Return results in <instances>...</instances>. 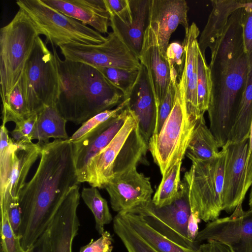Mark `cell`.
<instances>
[{
    "mask_svg": "<svg viewBox=\"0 0 252 252\" xmlns=\"http://www.w3.org/2000/svg\"><path fill=\"white\" fill-rule=\"evenodd\" d=\"M40 34L32 22L19 9L0 30V95L3 102L20 80Z\"/></svg>",
    "mask_w": 252,
    "mask_h": 252,
    "instance_id": "52a82bcc",
    "label": "cell"
},
{
    "mask_svg": "<svg viewBox=\"0 0 252 252\" xmlns=\"http://www.w3.org/2000/svg\"><path fill=\"white\" fill-rule=\"evenodd\" d=\"M59 74V90L56 106L68 122L76 125L117 106L123 94L113 86L95 67L61 60L52 45Z\"/></svg>",
    "mask_w": 252,
    "mask_h": 252,
    "instance_id": "3957f363",
    "label": "cell"
},
{
    "mask_svg": "<svg viewBox=\"0 0 252 252\" xmlns=\"http://www.w3.org/2000/svg\"><path fill=\"white\" fill-rule=\"evenodd\" d=\"M219 148L216 138L206 125L204 115L201 116L192 133L186 156L189 159H209L218 156Z\"/></svg>",
    "mask_w": 252,
    "mask_h": 252,
    "instance_id": "83f0119b",
    "label": "cell"
},
{
    "mask_svg": "<svg viewBox=\"0 0 252 252\" xmlns=\"http://www.w3.org/2000/svg\"><path fill=\"white\" fill-rule=\"evenodd\" d=\"M129 98L124 100L115 108L101 112L82 124L69 137L71 142L78 141L109 119L117 116L127 106Z\"/></svg>",
    "mask_w": 252,
    "mask_h": 252,
    "instance_id": "d590c367",
    "label": "cell"
},
{
    "mask_svg": "<svg viewBox=\"0 0 252 252\" xmlns=\"http://www.w3.org/2000/svg\"><path fill=\"white\" fill-rule=\"evenodd\" d=\"M197 95L198 108L200 115L207 111L212 91L211 71L199 46L197 50Z\"/></svg>",
    "mask_w": 252,
    "mask_h": 252,
    "instance_id": "836d02e7",
    "label": "cell"
},
{
    "mask_svg": "<svg viewBox=\"0 0 252 252\" xmlns=\"http://www.w3.org/2000/svg\"><path fill=\"white\" fill-rule=\"evenodd\" d=\"M252 150V122L251 126L250 133L249 135V152L247 159L249 158Z\"/></svg>",
    "mask_w": 252,
    "mask_h": 252,
    "instance_id": "c3c4849f",
    "label": "cell"
},
{
    "mask_svg": "<svg viewBox=\"0 0 252 252\" xmlns=\"http://www.w3.org/2000/svg\"><path fill=\"white\" fill-rule=\"evenodd\" d=\"M81 197L87 207L92 212L95 227L99 235L104 231V226L113 220L107 201L101 196L97 188H84Z\"/></svg>",
    "mask_w": 252,
    "mask_h": 252,
    "instance_id": "4dcf8cb0",
    "label": "cell"
},
{
    "mask_svg": "<svg viewBox=\"0 0 252 252\" xmlns=\"http://www.w3.org/2000/svg\"><path fill=\"white\" fill-rule=\"evenodd\" d=\"M0 198H2L7 194L15 143L9 136L5 125L0 126Z\"/></svg>",
    "mask_w": 252,
    "mask_h": 252,
    "instance_id": "d6a6232c",
    "label": "cell"
},
{
    "mask_svg": "<svg viewBox=\"0 0 252 252\" xmlns=\"http://www.w3.org/2000/svg\"><path fill=\"white\" fill-rule=\"evenodd\" d=\"M173 108L160 131L148 143L154 162L158 166L162 178L177 163L182 161L196 126L197 119L188 112L184 87L178 79L175 84Z\"/></svg>",
    "mask_w": 252,
    "mask_h": 252,
    "instance_id": "5b68a950",
    "label": "cell"
},
{
    "mask_svg": "<svg viewBox=\"0 0 252 252\" xmlns=\"http://www.w3.org/2000/svg\"><path fill=\"white\" fill-rule=\"evenodd\" d=\"M27 252H51L48 229L41 235Z\"/></svg>",
    "mask_w": 252,
    "mask_h": 252,
    "instance_id": "bcb514c9",
    "label": "cell"
},
{
    "mask_svg": "<svg viewBox=\"0 0 252 252\" xmlns=\"http://www.w3.org/2000/svg\"><path fill=\"white\" fill-rule=\"evenodd\" d=\"M64 59L95 67H114L138 70L142 64L138 58L113 32L102 43L87 45L69 43L59 46Z\"/></svg>",
    "mask_w": 252,
    "mask_h": 252,
    "instance_id": "8fae6325",
    "label": "cell"
},
{
    "mask_svg": "<svg viewBox=\"0 0 252 252\" xmlns=\"http://www.w3.org/2000/svg\"><path fill=\"white\" fill-rule=\"evenodd\" d=\"M148 150V144L139 131L137 119L130 111L115 136L90 162L86 182L91 187L104 189L114 177L143 162Z\"/></svg>",
    "mask_w": 252,
    "mask_h": 252,
    "instance_id": "277c9868",
    "label": "cell"
},
{
    "mask_svg": "<svg viewBox=\"0 0 252 252\" xmlns=\"http://www.w3.org/2000/svg\"><path fill=\"white\" fill-rule=\"evenodd\" d=\"M67 121L61 115L56 104L45 106L37 114L32 140L45 144L50 138L68 139L66 130Z\"/></svg>",
    "mask_w": 252,
    "mask_h": 252,
    "instance_id": "484cf974",
    "label": "cell"
},
{
    "mask_svg": "<svg viewBox=\"0 0 252 252\" xmlns=\"http://www.w3.org/2000/svg\"><path fill=\"white\" fill-rule=\"evenodd\" d=\"M31 115L27 103L22 75L5 100L2 102V124L9 122L15 124L24 120Z\"/></svg>",
    "mask_w": 252,
    "mask_h": 252,
    "instance_id": "f1b7e54d",
    "label": "cell"
},
{
    "mask_svg": "<svg viewBox=\"0 0 252 252\" xmlns=\"http://www.w3.org/2000/svg\"><path fill=\"white\" fill-rule=\"evenodd\" d=\"M182 161L175 164L158 185L152 201L157 207L170 204L177 197L181 183V168Z\"/></svg>",
    "mask_w": 252,
    "mask_h": 252,
    "instance_id": "1f68e13d",
    "label": "cell"
},
{
    "mask_svg": "<svg viewBox=\"0 0 252 252\" xmlns=\"http://www.w3.org/2000/svg\"><path fill=\"white\" fill-rule=\"evenodd\" d=\"M212 9L202 31L198 42L202 54L210 48L222 35L231 14L236 10L244 7L245 0H213Z\"/></svg>",
    "mask_w": 252,
    "mask_h": 252,
    "instance_id": "cb8c5ba5",
    "label": "cell"
},
{
    "mask_svg": "<svg viewBox=\"0 0 252 252\" xmlns=\"http://www.w3.org/2000/svg\"><path fill=\"white\" fill-rule=\"evenodd\" d=\"M19 9L29 16L46 42L55 47L69 43L100 44L104 37L94 29L65 15L45 4L42 0H18Z\"/></svg>",
    "mask_w": 252,
    "mask_h": 252,
    "instance_id": "ba28073f",
    "label": "cell"
},
{
    "mask_svg": "<svg viewBox=\"0 0 252 252\" xmlns=\"http://www.w3.org/2000/svg\"><path fill=\"white\" fill-rule=\"evenodd\" d=\"M79 190V184L71 189L47 228L51 252H72L73 241L80 226L77 215Z\"/></svg>",
    "mask_w": 252,
    "mask_h": 252,
    "instance_id": "2e32d148",
    "label": "cell"
},
{
    "mask_svg": "<svg viewBox=\"0 0 252 252\" xmlns=\"http://www.w3.org/2000/svg\"><path fill=\"white\" fill-rule=\"evenodd\" d=\"M238 205L228 217L208 222L195 241L215 240L229 246L233 252H252V209L244 211Z\"/></svg>",
    "mask_w": 252,
    "mask_h": 252,
    "instance_id": "7c38bea8",
    "label": "cell"
},
{
    "mask_svg": "<svg viewBox=\"0 0 252 252\" xmlns=\"http://www.w3.org/2000/svg\"><path fill=\"white\" fill-rule=\"evenodd\" d=\"M176 82H172L171 80L165 97L157 106L156 123L152 136L158 134L173 108L175 95V84Z\"/></svg>",
    "mask_w": 252,
    "mask_h": 252,
    "instance_id": "74e56055",
    "label": "cell"
},
{
    "mask_svg": "<svg viewBox=\"0 0 252 252\" xmlns=\"http://www.w3.org/2000/svg\"><path fill=\"white\" fill-rule=\"evenodd\" d=\"M37 119V114L17 124L14 129L10 132L11 138L17 144L32 143V134Z\"/></svg>",
    "mask_w": 252,
    "mask_h": 252,
    "instance_id": "f35d334b",
    "label": "cell"
},
{
    "mask_svg": "<svg viewBox=\"0 0 252 252\" xmlns=\"http://www.w3.org/2000/svg\"><path fill=\"white\" fill-rule=\"evenodd\" d=\"M80 184L69 138L43 144L37 169L18 196L22 213L19 237L25 252L47 229L71 189Z\"/></svg>",
    "mask_w": 252,
    "mask_h": 252,
    "instance_id": "6da1fadb",
    "label": "cell"
},
{
    "mask_svg": "<svg viewBox=\"0 0 252 252\" xmlns=\"http://www.w3.org/2000/svg\"><path fill=\"white\" fill-rule=\"evenodd\" d=\"M166 57L170 67H174L176 70L179 78L182 73L185 61V50L183 44L176 41L170 43L166 50Z\"/></svg>",
    "mask_w": 252,
    "mask_h": 252,
    "instance_id": "60d3db41",
    "label": "cell"
},
{
    "mask_svg": "<svg viewBox=\"0 0 252 252\" xmlns=\"http://www.w3.org/2000/svg\"><path fill=\"white\" fill-rule=\"evenodd\" d=\"M113 239L111 234L105 231L100 237L92 239L87 245L82 247L79 252H112Z\"/></svg>",
    "mask_w": 252,
    "mask_h": 252,
    "instance_id": "7bdbcfd3",
    "label": "cell"
},
{
    "mask_svg": "<svg viewBox=\"0 0 252 252\" xmlns=\"http://www.w3.org/2000/svg\"><path fill=\"white\" fill-rule=\"evenodd\" d=\"M188 10L185 0H150L148 25L156 33L161 52L165 57L171 35L178 26L183 27L185 32L189 28Z\"/></svg>",
    "mask_w": 252,
    "mask_h": 252,
    "instance_id": "e0dca14e",
    "label": "cell"
},
{
    "mask_svg": "<svg viewBox=\"0 0 252 252\" xmlns=\"http://www.w3.org/2000/svg\"><path fill=\"white\" fill-rule=\"evenodd\" d=\"M149 2L150 0H129L132 20L127 24L110 17V26L113 32L138 58L141 50L145 31L148 25Z\"/></svg>",
    "mask_w": 252,
    "mask_h": 252,
    "instance_id": "44dd1931",
    "label": "cell"
},
{
    "mask_svg": "<svg viewBox=\"0 0 252 252\" xmlns=\"http://www.w3.org/2000/svg\"><path fill=\"white\" fill-rule=\"evenodd\" d=\"M227 153L224 174L222 210L232 213L242 203L248 190L247 186L246 160L249 138L237 143H226ZM223 146V147H224Z\"/></svg>",
    "mask_w": 252,
    "mask_h": 252,
    "instance_id": "9a60e30c",
    "label": "cell"
},
{
    "mask_svg": "<svg viewBox=\"0 0 252 252\" xmlns=\"http://www.w3.org/2000/svg\"><path fill=\"white\" fill-rule=\"evenodd\" d=\"M136 167L114 177L104 187L112 209L118 213L128 212L152 199L150 178L139 172Z\"/></svg>",
    "mask_w": 252,
    "mask_h": 252,
    "instance_id": "4fadbf2b",
    "label": "cell"
},
{
    "mask_svg": "<svg viewBox=\"0 0 252 252\" xmlns=\"http://www.w3.org/2000/svg\"><path fill=\"white\" fill-rule=\"evenodd\" d=\"M200 220L196 216L191 213L188 224V235L189 238L192 241H196L195 239L199 232L198 223Z\"/></svg>",
    "mask_w": 252,
    "mask_h": 252,
    "instance_id": "7dc6e473",
    "label": "cell"
},
{
    "mask_svg": "<svg viewBox=\"0 0 252 252\" xmlns=\"http://www.w3.org/2000/svg\"><path fill=\"white\" fill-rule=\"evenodd\" d=\"M210 49L212 87L207 112L210 129L222 148L235 122L250 65L243 42L241 11L231 14L223 33Z\"/></svg>",
    "mask_w": 252,
    "mask_h": 252,
    "instance_id": "7a4b0ae2",
    "label": "cell"
},
{
    "mask_svg": "<svg viewBox=\"0 0 252 252\" xmlns=\"http://www.w3.org/2000/svg\"><path fill=\"white\" fill-rule=\"evenodd\" d=\"M249 55L250 61L246 81L226 143H237L249 138L252 122V54Z\"/></svg>",
    "mask_w": 252,
    "mask_h": 252,
    "instance_id": "d4e9b609",
    "label": "cell"
},
{
    "mask_svg": "<svg viewBox=\"0 0 252 252\" xmlns=\"http://www.w3.org/2000/svg\"><path fill=\"white\" fill-rule=\"evenodd\" d=\"M65 15L90 26L98 32L108 33L110 16L103 0H42Z\"/></svg>",
    "mask_w": 252,
    "mask_h": 252,
    "instance_id": "ffe728a7",
    "label": "cell"
},
{
    "mask_svg": "<svg viewBox=\"0 0 252 252\" xmlns=\"http://www.w3.org/2000/svg\"><path fill=\"white\" fill-rule=\"evenodd\" d=\"M227 150L207 160L189 159L192 164L184 175L191 213L206 222L219 218L222 210L223 187Z\"/></svg>",
    "mask_w": 252,
    "mask_h": 252,
    "instance_id": "8992f818",
    "label": "cell"
},
{
    "mask_svg": "<svg viewBox=\"0 0 252 252\" xmlns=\"http://www.w3.org/2000/svg\"><path fill=\"white\" fill-rule=\"evenodd\" d=\"M200 31L193 22L185 32L183 45L185 50L184 68L181 76L178 79L182 84L185 92L186 106L192 112L198 111L197 95V38Z\"/></svg>",
    "mask_w": 252,
    "mask_h": 252,
    "instance_id": "7402d4cb",
    "label": "cell"
},
{
    "mask_svg": "<svg viewBox=\"0 0 252 252\" xmlns=\"http://www.w3.org/2000/svg\"><path fill=\"white\" fill-rule=\"evenodd\" d=\"M113 221L114 232L127 252H159L133 229L122 213H117Z\"/></svg>",
    "mask_w": 252,
    "mask_h": 252,
    "instance_id": "f546056e",
    "label": "cell"
},
{
    "mask_svg": "<svg viewBox=\"0 0 252 252\" xmlns=\"http://www.w3.org/2000/svg\"><path fill=\"white\" fill-rule=\"evenodd\" d=\"M138 58L147 72L157 107L167 92L171 77L168 60L162 54L157 34L150 25L145 31Z\"/></svg>",
    "mask_w": 252,
    "mask_h": 252,
    "instance_id": "ac0fdd59",
    "label": "cell"
},
{
    "mask_svg": "<svg viewBox=\"0 0 252 252\" xmlns=\"http://www.w3.org/2000/svg\"><path fill=\"white\" fill-rule=\"evenodd\" d=\"M242 27L245 49L250 55L252 54V8H243Z\"/></svg>",
    "mask_w": 252,
    "mask_h": 252,
    "instance_id": "ee69618b",
    "label": "cell"
},
{
    "mask_svg": "<svg viewBox=\"0 0 252 252\" xmlns=\"http://www.w3.org/2000/svg\"><path fill=\"white\" fill-rule=\"evenodd\" d=\"M128 98L127 106L136 117L139 131L148 144L155 128L157 107L147 72L142 65Z\"/></svg>",
    "mask_w": 252,
    "mask_h": 252,
    "instance_id": "d6986e66",
    "label": "cell"
},
{
    "mask_svg": "<svg viewBox=\"0 0 252 252\" xmlns=\"http://www.w3.org/2000/svg\"><path fill=\"white\" fill-rule=\"evenodd\" d=\"M143 217L154 229L185 248L198 250L200 244L190 240L188 224L191 215L188 187L181 181L178 195L170 204L156 206L152 200L128 212Z\"/></svg>",
    "mask_w": 252,
    "mask_h": 252,
    "instance_id": "30bf717a",
    "label": "cell"
},
{
    "mask_svg": "<svg viewBox=\"0 0 252 252\" xmlns=\"http://www.w3.org/2000/svg\"><path fill=\"white\" fill-rule=\"evenodd\" d=\"M103 1L110 17H113L124 24L131 21L129 0H103Z\"/></svg>",
    "mask_w": 252,
    "mask_h": 252,
    "instance_id": "ab89813d",
    "label": "cell"
},
{
    "mask_svg": "<svg viewBox=\"0 0 252 252\" xmlns=\"http://www.w3.org/2000/svg\"><path fill=\"white\" fill-rule=\"evenodd\" d=\"M0 206L6 208L12 228L15 233L19 236L22 213L18 198L9 196L6 200L0 201Z\"/></svg>",
    "mask_w": 252,
    "mask_h": 252,
    "instance_id": "b9f144b4",
    "label": "cell"
},
{
    "mask_svg": "<svg viewBox=\"0 0 252 252\" xmlns=\"http://www.w3.org/2000/svg\"><path fill=\"white\" fill-rule=\"evenodd\" d=\"M22 77L31 115L37 114L45 106L56 104L59 79L55 59L40 36L36 39Z\"/></svg>",
    "mask_w": 252,
    "mask_h": 252,
    "instance_id": "9c48e42d",
    "label": "cell"
},
{
    "mask_svg": "<svg viewBox=\"0 0 252 252\" xmlns=\"http://www.w3.org/2000/svg\"><path fill=\"white\" fill-rule=\"evenodd\" d=\"M0 252H25L19 236L12 228L5 207H0Z\"/></svg>",
    "mask_w": 252,
    "mask_h": 252,
    "instance_id": "8d00e7d4",
    "label": "cell"
},
{
    "mask_svg": "<svg viewBox=\"0 0 252 252\" xmlns=\"http://www.w3.org/2000/svg\"><path fill=\"white\" fill-rule=\"evenodd\" d=\"M43 145V144L39 142L27 144L15 143L12 153L7 194L4 197L0 198V200H6L9 196L18 198L21 189L26 183V180L30 169L40 156Z\"/></svg>",
    "mask_w": 252,
    "mask_h": 252,
    "instance_id": "603a6c76",
    "label": "cell"
},
{
    "mask_svg": "<svg viewBox=\"0 0 252 252\" xmlns=\"http://www.w3.org/2000/svg\"><path fill=\"white\" fill-rule=\"evenodd\" d=\"M104 77L124 94L129 98L138 80L140 70H127L114 67H96Z\"/></svg>",
    "mask_w": 252,
    "mask_h": 252,
    "instance_id": "e575fe53",
    "label": "cell"
},
{
    "mask_svg": "<svg viewBox=\"0 0 252 252\" xmlns=\"http://www.w3.org/2000/svg\"><path fill=\"white\" fill-rule=\"evenodd\" d=\"M199 250L201 252H233L229 246L215 240L200 244Z\"/></svg>",
    "mask_w": 252,
    "mask_h": 252,
    "instance_id": "f6af8a7d",
    "label": "cell"
},
{
    "mask_svg": "<svg viewBox=\"0 0 252 252\" xmlns=\"http://www.w3.org/2000/svg\"><path fill=\"white\" fill-rule=\"evenodd\" d=\"M122 213L129 225L147 243L159 252H201L180 246L160 234L152 227L139 214L127 212Z\"/></svg>",
    "mask_w": 252,
    "mask_h": 252,
    "instance_id": "4316f807",
    "label": "cell"
},
{
    "mask_svg": "<svg viewBox=\"0 0 252 252\" xmlns=\"http://www.w3.org/2000/svg\"><path fill=\"white\" fill-rule=\"evenodd\" d=\"M130 113L127 105L117 116L109 119L81 139L71 142L73 160L80 183L86 182L91 160L109 144Z\"/></svg>",
    "mask_w": 252,
    "mask_h": 252,
    "instance_id": "5bb4252c",
    "label": "cell"
},
{
    "mask_svg": "<svg viewBox=\"0 0 252 252\" xmlns=\"http://www.w3.org/2000/svg\"><path fill=\"white\" fill-rule=\"evenodd\" d=\"M249 205L250 209H252V185L251 186V189L249 196Z\"/></svg>",
    "mask_w": 252,
    "mask_h": 252,
    "instance_id": "681fc988",
    "label": "cell"
}]
</instances>
